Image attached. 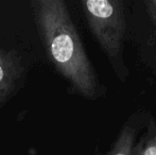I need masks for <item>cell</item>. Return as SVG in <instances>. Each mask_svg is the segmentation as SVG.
I'll return each instance as SVG.
<instances>
[{"label":"cell","instance_id":"7a4b0ae2","mask_svg":"<svg viewBox=\"0 0 156 155\" xmlns=\"http://www.w3.org/2000/svg\"><path fill=\"white\" fill-rule=\"evenodd\" d=\"M81 10L90 33L105 54L114 75L124 84L129 77L125 61L129 10L122 0H84Z\"/></svg>","mask_w":156,"mask_h":155},{"label":"cell","instance_id":"8992f818","mask_svg":"<svg viewBox=\"0 0 156 155\" xmlns=\"http://www.w3.org/2000/svg\"><path fill=\"white\" fill-rule=\"evenodd\" d=\"M144 129L134 146L133 155H156V118L149 117Z\"/></svg>","mask_w":156,"mask_h":155},{"label":"cell","instance_id":"3957f363","mask_svg":"<svg viewBox=\"0 0 156 155\" xmlns=\"http://www.w3.org/2000/svg\"><path fill=\"white\" fill-rule=\"evenodd\" d=\"M129 13V34L133 36L139 58L156 76V0L134 2Z\"/></svg>","mask_w":156,"mask_h":155},{"label":"cell","instance_id":"6da1fadb","mask_svg":"<svg viewBox=\"0 0 156 155\" xmlns=\"http://www.w3.org/2000/svg\"><path fill=\"white\" fill-rule=\"evenodd\" d=\"M31 8L48 58L71 93L96 101L106 95L64 0H33Z\"/></svg>","mask_w":156,"mask_h":155},{"label":"cell","instance_id":"277c9868","mask_svg":"<svg viewBox=\"0 0 156 155\" xmlns=\"http://www.w3.org/2000/svg\"><path fill=\"white\" fill-rule=\"evenodd\" d=\"M26 76V65L14 50L0 48V110L18 91Z\"/></svg>","mask_w":156,"mask_h":155},{"label":"cell","instance_id":"5b68a950","mask_svg":"<svg viewBox=\"0 0 156 155\" xmlns=\"http://www.w3.org/2000/svg\"><path fill=\"white\" fill-rule=\"evenodd\" d=\"M148 117L144 112L132 114L120 129L112 147L103 155H133V149Z\"/></svg>","mask_w":156,"mask_h":155}]
</instances>
